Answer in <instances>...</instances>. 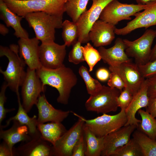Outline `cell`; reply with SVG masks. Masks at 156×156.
<instances>
[{"instance_id":"ffe728a7","label":"cell","mask_w":156,"mask_h":156,"mask_svg":"<svg viewBox=\"0 0 156 156\" xmlns=\"http://www.w3.org/2000/svg\"><path fill=\"white\" fill-rule=\"evenodd\" d=\"M125 49L123 39L118 38L112 47L108 49L101 47H99L98 50L104 62L108 64L109 66L115 67L122 63L131 61L125 52Z\"/></svg>"},{"instance_id":"60d3db41","label":"cell","mask_w":156,"mask_h":156,"mask_svg":"<svg viewBox=\"0 0 156 156\" xmlns=\"http://www.w3.org/2000/svg\"><path fill=\"white\" fill-rule=\"evenodd\" d=\"M110 73L109 70L105 68H101L98 69L96 73V76L97 79L102 81H105L108 80Z\"/></svg>"},{"instance_id":"44dd1931","label":"cell","mask_w":156,"mask_h":156,"mask_svg":"<svg viewBox=\"0 0 156 156\" xmlns=\"http://www.w3.org/2000/svg\"><path fill=\"white\" fill-rule=\"evenodd\" d=\"M148 83L146 79L138 92L133 96V99L128 107L125 110L127 122L124 126L135 125L138 126L141 120L135 117L137 112L148 106L149 98L148 94Z\"/></svg>"},{"instance_id":"484cf974","label":"cell","mask_w":156,"mask_h":156,"mask_svg":"<svg viewBox=\"0 0 156 156\" xmlns=\"http://www.w3.org/2000/svg\"><path fill=\"white\" fill-rule=\"evenodd\" d=\"M83 130L86 144L85 156L101 155L104 137L96 136L85 124Z\"/></svg>"},{"instance_id":"bcb514c9","label":"cell","mask_w":156,"mask_h":156,"mask_svg":"<svg viewBox=\"0 0 156 156\" xmlns=\"http://www.w3.org/2000/svg\"><path fill=\"white\" fill-rule=\"evenodd\" d=\"M138 4L140 5H145L148 4V3L156 1V0H134Z\"/></svg>"},{"instance_id":"30bf717a","label":"cell","mask_w":156,"mask_h":156,"mask_svg":"<svg viewBox=\"0 0 156 156\" xmlns=\"http://www.w3.org/2000/svg\"><path fill=\"white\" fill-rule=\"evenodd\" d=\"M22 105L28 113L34 105H36L41 92L45 88L37 75L36 70L27 67L26 75L21 86Z\"/></svg>"},{"instance_id":"f35d334b","label":"cell","mask_w":156,"mask_h":156,"mask_svg":"<svg viewBox=\"0 0 156 156\" xmlns=\"http://www.w3.org/2000/svg\"><path fill=\"white\" fill-rule=\"evenodd\" d=\"M86 150V144L83 132L74 148L72 156H85Z\"/></svg>"},{"instance_id":"4fadbf2b","label":"cell","mask_w":156,"mask_h":156,"mask_svg":"<svg viewBox=\"0 0 156 156\" xmlns=\"http://www.w3.org/2000/svg\"><path fill=\"white\" fill-rule=\"evenodd\" d=\"M111 72L118 74L123 81L125 88L133 96L138 92L146 79L141 74L138 65L129 62L115 67L109 66Z\"/></svg>"},{"instance_id":"5b68a950","label":"cell","mask_w":156,"mask_h":156,"mask_svg":"<svg viewBox=\"0 0 156 156\" xmlns=\"http://www.w3.org/2000/svg\"><path fill=\"white\" fill-rule=\"evenodd\" d=\"M120 92L116 88L103 86L97 93L90 96L85 103L86 109L98 114L115 112L118 107L117 99Z\"/></svg>"},{"instance_id":"74e56055","label":"cell","mask_w":156,"mask_h":156,"mask_svg":"<svg viewBox=\"0 0 156 156\" xmlns=\"http://www.w3.org/2000/svg\"><path fill=\"white\" fill-rule=\"evenodd\" d=\"M107 84L108 86L116 88L121 92L125 87V84L121 77L116 73L111 72Z\"/></svg>"},{"instance_id":"7402d4cb","label":"cell","mask_w":156,"mask_h":156,"mask_svg":"<svg viewBox=\"0 0 156 156\" xmlns=\"http://www.w3.org/2000/svg\"><path fill=\"white\" fill-rule=\"evenodd\" d=\"M10 128L7 130L0 129V138L5 142L12 150L16 143L27 142L32 138L29 135L27 127L17 120L13 121Z\"/></svg>"},{"instance_id":"5bb4252c","label":"cell","mask_w":156,"mask_h":156,"mask_svg":"<svg viewBox=\"0 0 156 156\" xmlns=\"http://www.w3.org/2000/svg\"><path fill=\"white\" fill-rule=\"evenodd\" d=\"M135 17L127 23L126 25L121 28H116L115 34L125 35L138 28H144L146 29L156 25V1L151 2L149 6L143 11L137 13Z\"/></svg>"},{"instance_id":"1f68e13d","label":"cell","mask_w":156,"mask_h":156,"mask_svg":"<svg viewBox=\"0 0 156 156\" xmlns=\"http://www.w3.org/2000/svg\"><path fill=\"white\" fill-rule=\"evenodd\" d=\"M79 73L85 83L88 93L90 95L95 94L103 86L91 76L86 67L81 66L79 69Z\"/></svg>"},{"instance_id":"3957f363","label":"cell","mask_w":156,"mask_h":156,"mask_svg":"<svg viewBox=\"0 0 156 156\" xmlns=\"http://www.w3.org/2000/svg\"><path fill=\"white\" fill-rule=\"evenodd\" d=\"M68 0H3L11 10L24 18L28 13L40 12L63 17Z\"/></svg>"},{"instance_id":"8d00e7d4","label":"cell","mask_w":156,"mask_h":156,"mask_svg":"<svg viewBox=\"0 0 156 156\" xmlns=\"http://www.w3.org/2000/svg\"><path fill=\"white\" fill-rule=\"evenodd\" d=\"M138 66L141 74L145 79L156 75V59Z\"/></svg>"},{"instance_id":"603a6c76","label":"cell","mask_w":156,"mask_h":156,"mask_svg":"<svg viewBox=\"0 0 156 156\" xmlns=\"http://www.w3.org/2000/svg\"><path fill=\"white\" fill-rule=\"evenodd\" d=\"M0 18L7 27H11L14 29V34L17 38H29L28 33L21 25V21L24 17L13 12L3 0H0Z\"/></svg>"},{"instance_id":"83f0119b","label":"cell","mask_w":156,"mask_h":156,"mask_svg":"<svg viewBox=\"0 0 156 156\" xmlns=\"http://www.w3.org/2000/svg\"><path fill=\"white\" fill-rule=\"evenodd\" d=\"M132 136L140 145L143 156H156V140L150 138L138 129L134 131Z\"/></svg>"},{"instance_id":"7a4b0ae2","label":"cell","mask_w":156,"mask_h":156,"mask_svg":"<svg viewBox=\"0 0 156 156\" xmlns=\"http://www.w3.org/2000/svg\"><path fill=\"white\" fill-rule=\"evenodd\" d=\"M5 56L8 59V64L6 70L0 69L5 82L9 88L16 93L18 92L25 78L26 64L19 53L18 45L10 44L9 47L0 45V57Z\"/></svg>"},{"instance_id":"52a82bcc","label":"cell","mask_w":156,"mask_h":156,"mask_svg":"<svg viewBox=\"0 0 156 156\" xmlns=\"http://www.w3.org/2000/svg\"><path fill=\"white\" fill-rule=\"evenodd\" d=\"M80 116L84 120L85 125L99 137H104L124 126L127 120L124 110H121L114 115L104 114L91 119H86Z\"/></svg>"},{"instance_id":"2e32d148","label":"cell","mask_w":156,"mask_h":156,"mask_svg":"<svg viewBox=\"0 0 156 156\" xmlns=\"http://www.w3.org/2000/svg\"><path fill=\"white\" fill-rule=\"evenodd\" d=\"M40 41L35 37L19 38L18 41L19 55L31 69L36 70L42 66L40 60Z\"/></svg>"},{"instance_id":"277c9868","label":"cell","mask_w":156,"mask_h":156,"mask_svg":"<svg viewBox=\"0 0 156 156\" xmlns=\"http://www.w3.org/2000/svg\"><path fill=\"white\" fill-rule=\"evenodd\" d=\"M24 18L33 29L35 37L42 43L55 42V29L62 28L63 22L62 17L42 12L28 13Z\"/></svg>"},{"instance_id":"ab89813d","label":"cell","mask_w":156,"mask_h":156,"mask_svg":"<svg viewBox=\"0 0 156 156\" xmlns=\"http://www.w3.org/2000/svg\"><path fill=\"white\" fill-rule=\"evenodd\" d=\"M149 98H156V75L147 78Z\"/></svg>"},{"instance_id":"ac0fdd59","label":"cell","mask_w":156,"mask_h":156,"mask_svg":"<svg viewBox=\"0 0 156 156\" xmlns=\"http://www.w3.org/2000/svg\"><path fill=\"white\" fill-rule=\"evenodd\" d=\"M41 135L33 138L27 142H23L16 148L14 147V156H52V146Z\"/></svg>"},{"instance_id":"e575fe53","label":"cell","mask_w":156,"mask_h":156,"mask_svg":"<svg viewBox=\"0 0 156 156\" xmlns=\"http://www.w3.org/2000/svg\"><path fill=\"white\" fill-rule=\"evenodd\" d=\"M133 97V95L127 88L125 87L117 99L118 107L121 110H125L128 107Z\"/></svg>"},{"instance_id":"cb8c5ba5","label":"cell","mask_w":156,"mask_h":156,"mask_svg":"<svg viewBox=\"0 0 156 156\" xmlns=\"http://www.w3.org/2000/svg\"><path fill=\"white\" fill-rule=\"evenodd\" d=\"M16 94L18 106L17 112L14 116L7 120L5 125L3 126L0 125V129H3L6 127L12 121L17 120L27 127L29 134L32 138L41 136L37 128L38 123L37 116L34 115L31 117L29 116L21 103L19 92Z\"/></svg>"},{"instance_id":"ba28073f","label":"cell","mask_w":156,"mask_h":156,"mask_svg":"<svg viewBox=\"0 0 156 156\" xmlns=\"http://www.w3.org/2000/svg\"><path fill=\"white\" fill-rule=\"evenodd\" d=\"M156 33V30L147 29L140 37L134 41L123 39L126 54L129 57L133 58L137 65L144 64L150 61L151 46Z\"/></svg>"},{"instance_id":"836d02e7","label":"cell","mask_w":156,"mask_h":156,"mask_svg":"<svg viewBox=\"0 0 156 156\" xmlns=\"http://www.w3.org/2000/svg\"><path fill=\"white\" fill-rule=\"evenodd\" d=\"M81 43L77 40L72 45V48L68 55L69 61L75 64H78L85 61L81 48Z\"/></svg>"},{"instance_id":"8992f818","label":"cell","mask_w":156,"mask_h":156,"mask_svg":"<svg viewBox=\"0 0 156 156\" xmlns=\"http://www.w3.org/2000/svg\"><path fill=\"white\" fill-rule=\"evenodd\" d=\"M145 5L122 3L118 0H113L104 8L99 19L114 25L123 20H131V16H135L140 11L150 5V3Z\"/></svg>"},{"instance_id":"d4e9b609","label":"cell","mask_w":156,"mask_h":156,"mask_svg":"<svg viewBox=\"0 0 156 156\" xmlns=\"http://www.w3.org/2000/svg\"><path fill=\"white\" fill-rule=\"evenodd\" d=\"M37 128L42 138L53 146L67 130L61 123L53 122L38 124Z\"/></svg>"},{"instance_id":"e0dca14e","label":"cell","mask_w":156,"mask_h":156,"mask_svg":"<svg viewBox=\"0 0 156 156\" xmlns=\"http://www.w3.org/2000/svg\"><path fill=\"white\" fill-rule=\"evenodd\" d=\"M115 25L99 19L92 25L88 34L90 41L96 47L110 44L115 38Z\"/></svg>"},{"instance_id":"d6986e66","label":"cell","mask_w":156,"mask_h":156,"mask_svg":"<svg viewBox=\"0 0 156 156\" xmlns=\"http://www.w3.org/2000/svg\"><path fill=\"white\" fill-rule=\"evenodd\" d=\"M36 105L38 111V124L49 122L61 123L71 112L55 108L49 103L44 94L39 96Z\"/></svg>"},{"instance_id":"6da1fadb","label":"cell","mask_w":156,"mask_h":156,"mask_svg":"<svg viewBox=\"0 0 156 156\" xmlns=\"http://www.w3.org/2000/svg\"><path fill=\"white\" fill-rule=\"evenodd\" d=\"M36 71L43 87L48 85L57 90L59 96L57 102L67 104L71 90L77 82V78L73 70L64 64L55 69H49L41 66Z\"/></svg>"},{"instance_id":"7c38bea8","label":"cell","mask_w":156,"mask_h":156,"mask_svg":"<svg viewBox=\"0 0 156 156\" xmlns=\"http://www.w3.org/2000/svg\"><path fill=\"white\" fill-rule=\"evenodd\" d=\"M66 46L55 42L41 43L39 47L40 62L42 66L49 69L58 68L64 64L66 54Z\"/></svg>"},{"instance_id":"4316f807","label":"cell","mask_w":156,"mask_h":156,"mask_svg":"<svg viewBox=\"0 0 156 156\" xmlns=\"http://www.w3.org/2000/svg\"><path fill=\"white\" fill-rule=\"evenodd\" d=\"M138 112L141 120L137 129L150 138L156 140V119L147 112L142 109Z\"/></svg>"},{"instance_id":"9a60e30c","label":"cell","mask_w":156,"mask_h":156,"mask_svg":"<svg viewBox=\"0 0 156 156\" xmlns=\"http://www.w3.org/2000/svg\"><path fill=\"white\" fill-rule=\"evenodd\" d=\"M137 127L133 125L124 126L104 136L101 155L112 156L117 149L129 141L131 135Z\"/></svg>"},{"instance_id":"7bdbcfd3","label":"cell","mask_w":156,"mask_h":156,"mask_svg":"<svg viewBox=\"0 0 156 156\" xmlns=\"http://www.w3.org/2000/svg\"><path fill=\"white\" fill-rule=\"evenodd\" d=\"M146 108V111L156 118V98H149L148 105Z\"/></svg>"},{"instance_id":"4dcf8cb0","label":"cell","mask_w":156,"mask_h":156,"mask_svg":"<svg viewBox=\"0 0 156 156\" xmlns=\"http://www.w3.org/2000/svg\"><path fill=\"white\" fill-rule=\"evenodd\" d=\"M112 156H143L141 147L133 138L123 146L117 149Z\"/></svg>"},{"instance_id":"f1b7e54d","label":"cell","mask_w":156,"mask_h":156,"mask_svg":"<svg viewBox=\"0 0 156 156\" xmlns=\"http://www.w3.org/2000/svg\"><path fill=\"white\" fill-rule=\"evenodd\" d=\"M90 0H68L65 6V12L76 23L81 15L86 10Z\"/></svg>"},{"instance_id":"d590c367","label":"cell","mask_w":156,"mask_h":156,"mask_svg":"<svg viewBox=\"0 0 156 156\" xmlns=\"http://www.w3.org/2000/svg\"><path fill=\"white\" fill-rule=\"evenodd\" d=\"M8 87L7 83L5 81L2 85L0 92V125L2 121L5 118L7 114L14 110V108L8 109L5 108L4 105L6 101L7 97L5 95L6 89Z\"/></svg>"},{"instance_id":"ee69618b","label":"cell","mask_w":156,"mask_h":156,"mask_svg":"<svg viewBox=\"0 0 156 156\" xmlns=\"http://www.w3.org/2000/svg\"><path fill=\"white\" fill-rule=\"evenodd\" d=\"M9 32V30L5 25L0 24V34L3 36H5L8 34Z\"/></svg>"},{"instance_id":"8fae6325","label":"cell","mask_w":156,"mask_h":156,"mask_svg":"<svg viewBox=\"0 0 156 156\" xmlns=\"http://www.w3.org/2000/svg\"><path fill=\"white\" fill-rule=\"evenodd\" d=\"M91 0L92 4L90 8L81 15L76 23L78 29L77 40L81 44L90 41L88 34L91 27L99 19L105 6L113 0Z\"/></svg>"},{"instance_id":"9c48e42d","label":"cell","mask_w":156,"mask_h":156,"mask_svg":"<svg viewBox=\"0 0 156 156\" xmlns=\"http://www.w3.org/2000/svg\"><path fill=\"white\" fill-rule=\"evenodd\" d=\"M72 112L78 120L53 146L52 156H72L74 148L83 133L84 120L80 116Z\"/></svg>"},{"instance_id":"b9f144b4","label":"cell","mask_w":156,"mask_h":156,"mask_svg":"<svg viewBox=\"0 0 156 156\" xmlns=\"http://www.w3.org/2000/svg\"><path fill=\"white\" fill-rule=\"evenodd\" d=\"M13 150H11L7 143L3 141L0 145V156H14Z\"/></svg>"},{"instance_id":"f546056e","label":"cell","mask_w":156,"mask_h":156,"mask_svg":"<svg viewBox=\"0 0 156 156\" xmlns=\"http://www.w3.org/2000/svg\"><path fill=\"white\" fill-rule=\"evenodd\" d=\"M62 28V36L64 44L67 47L72 45L78 39V29L76 23L66 20L63 22Z\"/></svg>"},{"instance_id":"f6af8a7d","label":"cell","mask_w":156,"mask_h":156,"mask_svg":"<svg viewBox=\"0 0 156 156\" xmlns=\"http://www.w3.org/2000/svg\"><path fill=\"white\" fill-rule=\"evenodd\" d=\"M155 38H156V33ZM155 59H156V42L155 46L152 49L150 61H152Z\"/></svg>"},{"instance_id":"d6a6232c","label":"cell","mask_w":156,"mask_h":156,"mask_svg":"<svg viewBox=\"0 0 156 156\" xmlns=\"http://www.w3.org/2000/svg\"><path fill=\"white\" fill-rule=\"evenodd\" d=\"M81 48L85 61L89 67V71L91 72L96 64L101 59L100 53L89 42L84 46H81Z\"/></svg>"}]
</instances>
